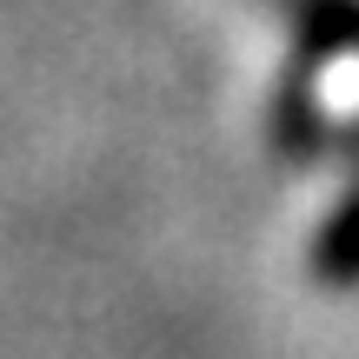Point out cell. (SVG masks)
I'll list each match as a JSON object with an SVG mask.
<instances>
[{"instance_id":"obj_1","label":"cell","mask_w":359,"mask_h":359,"mask_svg":"<svg viewBox=\"0 0 359 359\" xmlns=\"http://www.w3.org/2000/svg\"><path fill=\"white\" fill-rule=\"evenodd\" d=\"M306 273H313V286H326V293H359V187L339 193L333 213L313 226Z\"/></svg>"},{"instance_id":"obj_2","label":"cell","mask_w":359,"mask_h":359,"mask_svg":"<svg viewBox=\"0 0 359 359\" xmlns=\"http://www.w3.org/2000/svg\"><path fill=\"white\" fill-rule=\"evenodd\" d=\"M273 147H280L293 167H306L326 147V107H320V93H313V60L299 67L280 87V100H273Z\"/></svg>"},{"instance_id":"obj_3","label":"cell","mask_w":359,"mask_h":359,"mask_svg":"<svg viewBox=\"0 0 359 359\" xmlns=\"http://www.w3.org/2000/svg\"><path fill=\"white\" fill-rule=\"evenodd\" d=\"M353 47H359V0H306V13H299V53L320 67V60L353 53Z\"/></svg>"}]
</instances>
